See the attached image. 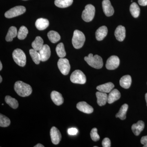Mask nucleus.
Returning a JSON list of instances; mask_svg holds the SVG:
<instances>
[{
  "label": "nucleus",
  "mask_w": 147,
  "mask_h": 147,
  "mask_svg": "<svg viewBox=\"0 0 147 147\" xmlns=\"http://www.w3.org/2000/svg\"><path fill=\"white\" fill-rule=\"evenodd\" d=\"M43 44V40L41 37L36 36L34 41L32 42V45L33 49L38 51L42 48Z\"/></svg>",
  "instance_id": "obj_25"
},
{
  "label": "nucleus",
  "mask_w": 147,
  "mask_h": 147,
  "mask_svg": "<svg viewBox=\"0 0 147 147\" xmlns=\"http://www.w3.org/2000/svg\"><path fill=\"white\" fill-rule=\"evenodd\" d=\"M49 25V21L45 18H38L36 21V28L39 30H45L48 27Z\"/></svg>",
  "instance_id": "obj_20"
},
{
  "label": "nucleus",
  "mask_w": 147,
  "mask_h": 147,
  "mask_svg": "<svg viewBox=\"0 0 147 147\" xmlns=\"http://www.w3.org/2000/svg\"><path fill=\"white\" fill-rule=\"evenodd\" d=\"M114 87L115 86L113 83L109 82V83L98 86L96 87V89L98 90L99 91L107 93H110L114 88Z\"/></svg>",
  "instance_id": "obj_21"
},
{
  "label": "nucleus",
  "mask_w": 147,
  "mask_h": 147,
  "mask_svg": "<svg viewBox=\"0 0 147 147\" xmlns=\"http://www.w3.org/2000/svg\"><path fill=\"white\" fill-rule=\"evenodd\" d=\"M5 102L13 109H16L18 106V102L15 98L11 97L10 96H6L5 97Z\"/></svg>",
  "instance_id": "obj_29"
},
{
  "label": "nucleus",
  "mask_w": 147,
  "mask_h": 147,
  "mask_svg": "<svg viewBox=\"0 0 147 147\" xmlns=\"http://www.w3.org/2000/svg\"><path fill=\"white\" fill-rule=\"evenodd\" d=\"M76 108L79 111L86 114H91L94 111L93 108L85 101L78 102L76 105Z\"/></svg>",
  "instance_id": "obj_13"
},
{
  "label": "nucleus",
  "mask_w": 147,
  "mask_h": 147,
  "mask_svg": "<svg viewBox=\"0 0 147 147\" xmlns=\"http://www.w3.org/2000/svg\"><path fill=\"white\" fill-rule=\"evenodd\" d=\"M95 12V9L94 7L91 4L87 5L82 12V19L86 22L91 21L94 17Z\"/></svg>",
  "instance_id": "obj_5"
},
{
  "label": "nucleus",
  "mask_w": 147,
  "mask_h": 147,
  "mask_svg": "<svg viewBox=\"0 0 147 147\" xmlns=\"http://www.w3.org/2000/svg\"><path fill=\"white\" fill-rule=\"evenodd\" d=\"M44 146H43V145H42V144H37L36 145V146H35L34 147H44Z\"/></svg>",
  "instance_id": "obj_39"
},
{
  "label": "nucleus",
  "mask_w": 147,
  "mask_h": 147,
  "mask_svg": "<svg viewBox=\"0 0 147 147\" xmlns=\"http://www.w3.org/2000/svg\"><path fill=\"white\" fill-rule=\"evenodd\" d=\"M3 68L2 64L1 62L0 61V70H1Z\"/></svg>",
  "instance_id": "obj_40"
},
{
  "label": "nucleus",
  "mask_w": 147,
  "mask_h": 147,
  "mask_svg": "<svg viewBox=\"0 0 147 147\" xmlns=\"http://www.w3.org/2000/svg\"><path fill=\"white\" fill-rule=\"evenodd\" d=\"M141 143L144 147H147V136H144L141 139Z\"/></svg>",
  "instance_id": "obj_37"
},
{
  "label": "nucleus",
  "mask_w": 147,
  "mask_h": 147,
  "mask_svg": "<svg viewBox=\"0 0 147 147\" xmlns=\"http://www.w3.org/2000/svg\"><path fill=\"white\" fill-rule=\"evenodd\" d=\"M86 40L84 34L79 30H75L74 32L72 38L73 47L76 49H79L83 47Z\"/></svg>",
  "instance_id": "obj_3"
},
{
  "label": "nucleus",
  "mask_w": 147,
  "mask_h": 147,
  "mask_svg": "<svg viewBox=\"0 0 147 147\" xmlns=\"http://www.w3.org/2000/svg\"><path fill=\"white\" fill-rule=\"evenodd\" d=\"M121 86L125 89H128L131 83V78L130 75H125L121 78L119 81Z\"/></svg>",
  "instance_id": "obj_22"
},
{
  "label": "nucleus",
  "mask_w": 147,
  "mask_h": 147,
  "mask_svg": "<svg viewBox=\"0 0 147 147\" xmlns=\"http://www.w3.org/2000/svg\"><path fill=\"white\" fill-rule=\"evenodd\" d=\"M67 132L69 135H75L78 133V129L75 128H69L67 130Z\"/></svg>",
  "instance_id": "obj_36"
},
{
  "label": "nucleus",
  "mask_w": 147,
  "mask_h": 147,
  "mask_svg": "<svg viewBox=\"0 0 147 147\" xmlns=\"http://www.w3.org/2000/svg\"><path fill=\"white\" fill-rule=\"evenodd\" d=\"M10 119L6 116L0 114V126L1 127H7L10 125Z\"/></svg>",
  "instance_id": "obj_33"
},
{
  "label": "nucleus",
  "mask_w": 147,
  "mask_h": 147,
  "mask_svg": "<svg viewBox=\"0 0 147 147\" xmlns=\"http://www.w3.org/2000/svg\"><path fill=\"white\" fill-rule=\"evenodd\" d=\"M28 30L26 27L22 26L19 29L17 34V37L20 40H24L26 37Z\"/></svg>",
  "instance_id": "obj_32"
},
{
  "label": "nucleus",
  "mask_w": 147,
  "mask_h": 147,
  "mask_svg": "<svg viewBox=\"0 0 147 147\" xmlns=\"http://www.w3.org/2000/svg\"><path fill=\"white\" fill-rule=\"evenodd\" d=\"M17 28L15 27L11 26L9 29L8 32L6 36L5 40L7 42L12 41L14 38L17 36Z\"/></svg>",
  "instance_id": "obj_23"
},
{
  "label": "nucleus",
  "mask_w": 147,
  "mask_h": 147,
  "mask_svg": "<svg viewBox=\"0 0 147 147\" xmlns=\"http://www.w3.org/2000/svg\"><path fill=\"white\" fill-rule=\"evenodd\" d=\"M145 99H146V102L147 106V93L145 94Z\"/></svg>",
  "instance_id": "obj_41"
},
{
  "label": "nucleus",
  "mask_w": 147,
  "mask_h": 147,
  "mask_svg": "<svg viewBox=\"0 0 147 147\" xmlns=\"http://www.w3.org/2000/svg\"><path fill=\"white\" fill-rule=\"evenodd\" d=\"M2 78L1 76H0V83H1L2 82Z\"/></svg>",
  "instance_id": "obj_42"
},
{
  "label": "nucleus",
  "mask_w": 147,
  "mask_h": 147,
  "mask_svg": "<svg viewBox=\"0 0 147 147\" xmlns=\"http://www.w3.org/2000/svg\"><path fill=\"white\" fill-rule=\"evenodd\" d=\"M29 52L34 63L36 64H39L41 60H40V55L38 51L34 49H32L30 50Z\"/></svg>",
  "instance_id": "obj_30"
},
{
  "label": "nucleus",
  "mask_w": 147,
  "mask_h": 147,
  "mask_svg": "<svg viewBox=\"0 0 147 147\" xmlns=\"http://www.w3.org/2000/svg\"><path fill=\"white\" fill-rule=\"evenodd\" d=\"M23 1H27V0H23Z\"/></svg>",
  "instance_id": "obj_43"
},
{
  "label": "nucleus",
  "mask_w": 147,
  "mask_h": 147,
  "mask_svg": "<svg viewBox=\"0 0 147 147\" xmlns=\"http://www.w3.org/2000/svg\"><path fill=\"white\" fill-rule=\"evenodd\" d=\"M40 57V60L44 62L47 61L51 55V50L49 45H44L39 51H38Z\"/></svg>",
  "instance_id": "obj_11"
},
{
  "label": "nucleus",
  "mask_w": 147,
  "mask_h": 147,
  "mask_svg": "<svg viewBox=\"0 0 147 147\" xmlns=\"http://www.w3.org/2000/svg\"><path fill=\"white\" fill-rule=\"evenodd\" d=\"M96 94L97 103L99 106H103L108 102V95L106 93L99 91L96 92Z\"/></svg>",
  "instance_id": "obj_16"
},
{
  "label": "nucleus",
  "mask_w": 147,
  "mask_h": 147,
  "mask_svg": "<svg viewBox=\"0 0 147 147\" xmlns=\"http://www.w3.org/2000/svg\"><path fill=\"white\" fill-rule=\"evenodd\" d=\"M129 11L131 15L134 18H137L140 14V9L136 3H133L130 5L129 7Z\"/></svg>",
  "instance_id": "obj_28"
},
{
  "label": "nucleus",
  "mask_w": 147,
  "mask_h": 147,
  "mask_svg": "<svg viewBox=\"0 0 147 147\" xmlns=\"http://www.w3.org/2000/svg\"><path fill=\"white\" fill-rule=\"evenodd\" d=\"M48 38L52 43H55L59 41L61 36L57 32L55 31H50L47 33Z\"/></svg>",
  "instance_id": "obj_26"
},
{
  "label": "nucleus",
  "mask_w": 147,
  "mask_h": 147,
  "mask_svg": "<svg viewBox=\"0 0 147 147\" xmlns=\"http://www.w3.org/2000/svg\"><path fill=\"white\" fill-rule=\"evenodd\" d=\"M26 11V8L25 7L17 6L7 11L5 13V16L7 18H12L23 14Z\"/></svg>",
  "instance_id": "obj_7"
},
{
  "label": "nucleus",
  "mask_w": 147,
  "mask_h": 147,
  "mask_svg": "<svg viewBox=\"0 0 147 147\" xmlns=\"http://www.w3.org/2000/svg\"><path fill=\"white\" fill-rule=\"evenodd\" d=\"M14 89L16 93L21 97L29 96L32 92L31 86L22 81H17L15 83Z\"/></svg>",
  "instance_id": "obj_1"
},
{
  "label": "nucleus",
  "mask_w": 147,
  "mask_h": 147,
  "mask_svg": "<svg viewBox=\"0 0 147 147\" xmlns=\"http://www.w3.org/2000/svg\"><path fill=\"white\" fill-rule=\"evenodd\" d=\"M90 137L94 142H97L100 139V137L97 133V129L96 128H93L90 132Z\"/></svg>",
  "instance_id": "obj_34"
},
{
  "label": "nucleus",
  "mask_w": 147,
  "mask_h": 147,
  "mask_svg": "<svg viewBox=\"0 0 147 147\" xmlns=\"http://www.w3.org/2000/svg\"><path fill=\"white\" fill-rule=\"evenodd\" d=\"M138 3L140 5L145 6L147 5V0H138Z\"/></svg>",
  "instance_id": "obj_38"
},
{
  "label": "nucleus",
  "mask_w": 147,
  "mask_h": 147,
  "mask_svg": "<svg viewBox=\"0 0 147 147\" xmlns=\"http://www.w3.org/2000/svg\"><path fill=\"white\" fill-rule=\"evenodd\" d=\"M56 51L58 57L60 58H63L66 56V52L65 50L64 46L62 42L59 43L57 45Z\"/></svg>",
  "instance_id": "obj_31"
},
{
  "label": "nucleus",
  "mask_w": 147,
  "mask_h": 147,
  "mask_svg": "<svg viewBox=\"0 0 147 147\" xmlns=\"http://www.w3.org/2000/svg\"><path fill=\"white\" fill-rule=\"evenodd\" d=\"M102 144L103 147H111V142L110 139L108 138H104L102 140Z\"/></svg>",
  "instance_id": "obj_35"
},
{
  "label": "nucleus",
  "mask_w": 147,
  "mask_h": 147,
  "mask_svg": "<svg viewBox=\"0 0 147 147\" xmlns=\"http://www.w3.org/2000/svg\"><path fill=\"white\" fill-rule=\"evenodd\" d=\"M50 135L52 143L55 145L58 144L61 139V134L59 130L55 127H53L50 129Z\"/></svg>",
  "instance_id": "obj_10"
},
{
  "label": "nucleus",
  "mask_w": 147,
  "mask_h": 147,
  "mask_svg": "<svg viewBox=\"0 0 147 147\" xmlns=\"http://www.w3.org/2000/svg\"><path fill=\"white\" fill-rule=\"evenodd\" d=\"M120 97L121 93L118 90L116 89L112 90L108 95V102L109 104H111L119 100Z\"/></svg>",
  "instance_id": "obj_19"
},
{
  "label": "nucleus",
  "mask_w": 147,
  "mask_h": 147,
  "mask_svg": "<svg viewBox=\"0 0 147 147\" xmlns=\"http://www.w3.org/2000/svg\"><path fill=\"white\" fill-rule=\"evenodd\" d=\"M108 34V28L105 26H102L96 32V38L98 41L102 40Z\"/></svg>",
  "instance_id": "obj_18"
},
{
  "label": "nucleus",
  "mask_w": 147,
  "mask_h": 147,
  "mask_svg": "<svg viewBox=\"0 0 147 147\" xmlns=\"http://www.w3.org/2000/svg\"><path fill=\"white\" fill-rule=\"evenodd\" d=\"M116 39L119 41H123L125 37V29L122 26L117 27L115 32Z\"/></svg>",
  "instance_id": "obj_15"
},
{
  "label": "nucleus",
  "mask_w": 147,
  "mask_h": 147,
  "mask_svg": "<svg viewBox=\"0 0 147 147\" xmlns=\"http://www.w3.org/2000/svg\"><path fill=\"white\" fill-rule=\"evenodd\" d=\"M58 67L61 73L67 75L69 73L70 65L68 60L65 58H60L58 61Z\"/></svg>",
  "instance_id": "obj_8"
},
{
  "label": "nucleus",
  "mask_w": 147,
  "mask_h": 147,
  "mask_svg": "<svg viewBox=\"0 0 147 147\" xmlns=\"http://www.w3.org/2000/svg\"><path fill=\"white\" fill-rule=\"evenodd\" d=\"M84 60L89 65L93 68L99 69L102 68L103 66V61L102 58L98 55L93 56L90 54L88 57H85Z\"/></svg>",
  "instance_id": "obj_2"
},
{
  "label": "nucleus",
  "mask_w": 147,
  "mask_h": 147,
  "mask_svg": "<svg viewBox=\"0 0 147 147\" xmlns=\"http://www.w3.org/2000/svg\"><path fill=\"white\" fill-rule=\"evenodd\" d=\"M103 12L107 16H112L114 13V9L109 0H103L102 2Z\"/></svg>",
  "instance_id": "obj_12"
},
{
  "label": "nucleus",
  "mask_w": 147,
  "mask_h": 147,
  "mask_svg": "<svg viewBox=\"0 0 147 147\" xmlns=\"http://www.w3.org/2000/svg\"><path fill=\"white\" fill-rule=\"evenodd\" d=\"M145 124L142 121H138L137 123H134L131 126V130L136 136H139L144 128Z\"/></svg>",
  "instance_id": "obj_17"
},
{
  "label": "nucleus",
  "mask_w": 147,
  "mask_h": 147,
  "mask_svg": "<svg viewBox=\"0 0 147 147\" xmlns=\"http://www.w3.org/2000/svg\"><path fill=\"white\" fill-rule=\"evenodd\" d=\"M119 64V59L117 56L114 55L108 58L105 66L106 68L109 70H114L118 67Z\"/></svg>",
  "instance_id": "obj_9"
},
{
  "label": "nucleus",
  "mask_w": 147,
  "mask_h": 147,
  "mask_svg": "<svg viewBox=\"0 0 147 147\" xmlns=\"http://www.w3.org/2000/svg\"><path fill=\"white\" fill-rule=\"evenodd\" d=\"M70 79L74 84H84L86 82V75L80 70L74 71L70 76Z\"/></svg>",
  "instance_id": "obj_6"
},
{
  "label": "nucleus",
  "mask_w": 147,
  "mask_h": 147,
  "mask_svg": "<svg viewBox=\"0 0 147 147\" xmlns=\"http://www.w3.org/2000/svg\"><path fill=\"white\" fill-rule=\"evenodd\" d=\"M51 98L55 105L59 106L63 103V98L62 94L58 92L53 91L51 93Z\"/></svg>",
  "instance_id": "obj_14"
},
{
  "label": "nucleus",
  "mask_w": 147,
  "mask_h": 147,
  "mask_svg": "<svg viewBox=\"0 0 147 147\" xmlns=\"http://www.w3.org/2000/svg\"><path fill=\"white\" fill-rule=\"evenodd\" d=\"M73 0H55V5L60 8H66L71 5Z\"/></svg>",
  "instance_id": "obj_27"
},
{
  "label": "nucleus",
  "mask_w": 147,
  "mask_h": 147,
  "mask_svg": "<svg viewBox=\"0 0 147 147\" xmlns=\"http://www.w3.org/2000/svg\"><path fill=\"white\" fill-rule=\"evenodd\" d=\"M128 105L127 104H124L122 105L118 113L116 115L117 118H119L122 120L125 119L126 118V113L128 110Z\"/></svg>",
  "instance_id": "obj_24"
},
{
  "label": "nucleus",
  "mask_w": 147,
  "mask_h": 147,
  "mask_svg": "<svg viewBox=\"0 0 147 147\" xmlns=\"http://www.w3.org/2000/svg\"><path fill=\"white\" fill-rule=\"evenodd\" d=\"M12 57L14 62L18 65L24 67L26 62V57L23 50L20 49H16L12 53Z\"/></svg>",
  "instance_id": "obj_4"
}]
</instances>
